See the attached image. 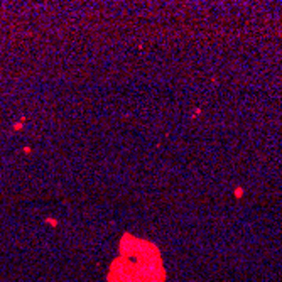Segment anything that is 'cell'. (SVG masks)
<instances>
[{
	"label": "cell",
	"instance_id": "1",
	"mask_svg": "<svg viewBox=\"0 0 282 282\" xmlns=\"http://www.w3.org/2000/svg\"><path fill=\"white\" fill-rule=\"evenodd\" d=\"M108 282H164L166 270L154 243L125 235L120 240V257L113 260Z\"/></svg>",
	"mask_w": 282,
	"mask_h": 282
},
{
	"label": "cell",
	"instance_id": "2",
	"mask_svg": "<svg viewBox=\"0 0 282 282\" xmlns=\"http://www.w3.org/2000/svg\"><path fill=\"white\" fill-rule=\"evenodd\" d=\"M242 193H243V189H242V188H236V191H235V196H236V198H242V196H243V194H242Z\"/></svg>",
	"mask_w": 282,
	"mask_h": 282
}]
</instances>
